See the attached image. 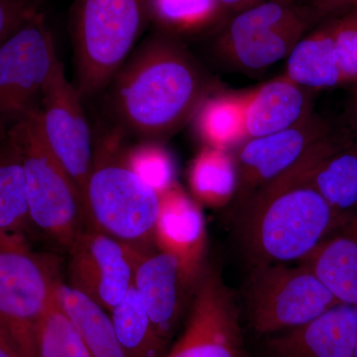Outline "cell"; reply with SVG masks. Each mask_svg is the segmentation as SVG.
I'll return each instance as SVG.
<instances>
[{"mask_svg": "<svg viewBox=\"0 0 357 357\" xmlns=\"http://www.w3.org/2000/svg\"><path fill=\"white\" fill-rule=\"evenodd\" d=\"M110 84L119 129L147 140L177 132L196 115L211 89L189 52L163 36L141 45Z\"/></svg>", "mask_w": 357, "mask_h": 357, "instance_id": "1", "label": "cell"}, {"mask_svg": "<svg viewBox=\"0 0 357 357\" xmlns=\"http://www.w3.org/2000/svg\"><path fill=\"white\" fill-rule=\"evenodd\" d=\"M333 137L237 208L239 237L251 267L303 262L340 225L309 178L312 161Z\"/></svg>", "mask_w": 357, "mask_h": 357, "instance_id": "2", "label": "cell"}, {"mask_svg": "<svg viewBox=\"0 0 357 357\" xmlns=\"http://www.w3.org/2000/svg\"><path fill=\"white\" fill-rule=\"evenodd\" d=\"M149 0H74L70 15L75 88L83 100L102 93L139 38Z\"/></svg>", "mask_w": 357, "mask_h": 357, "instance_id": "3", "label": "cell"}, {"mask_svg": "<svg viewBox=\"0 0 357 357\" xmlns=\"http://www.w3.org/2000/svg\"><path fill=\"white\" fill-rule=\"evenodd\" d=\"M119 142L114 133L95 152L84 192L86 227L134 248H151L160 196L124 164Z\"/></svg>", "mask_w": 357, "mask_h": 357, "instance_id": "4", "label": "cell"}, {"mask_svg": "<svg viewBox=\"0 0 357 357\" xmlns=\"http://www.w3.org/2000/svg\"><path fill=\"white\" fill-rule=\"evenodd\" d=\"M6 137L20 150L31 225L69 250L86 227L83 199L45 140L39 109L14 123Z\"/></svg>", "mask_w": 357, "mask_h": 357, "instance_id": "5", "label": "cell"}, {"mask_svg": "<svg viewBox=\"0 0 357 357\" xmlns=\"http://www.w3.org/2000/svg\"><path fill=\"white\" fill-rule=\"evenodd\" d=\"M62 281L56 257L24 236L0 234V330L20 357H36L40 321Z\"/></svg>", "mask_w": 357, "mask_h": 357, "instance_id": "6", "label": "cell"}, {"mask_svg": "<svg viewBox=\"0 0 357 357\" xmlns=\"http://www.w3.org/2000/svg\"><path fill=\"white\" fill-rule=\"evenodd\" d=\"M244 298L251 328L265 337L306 325L340 304L304 263L251 267Z\"/></svg>", "mask_w": 357, "mask_h": 357, "instance_id": "7", "label": "cell"}, {"mask_svg": "<svg viewBox=\"0 0 357 357\" xmlns=\"http://www.w3.org/2000/svg\"><path fill=\"white\" fill-rule=\"evenodd\" d=\"M57 58L42 11L0 45V128L39 109Z\"/></svg>", "mask_w": 357, "mask_h": 357, "instance_id": "8", "label": "cell"}, {"mask_svg": "<svg viewBox=\"0 0 357 357\" xmlns=\"http://www.w3.org/2000/svg\"><path fill=\"white\" fill-rule=\"evenodd\" d=\"M309 23L290 0H261L237 11L222 33L220 49L244 70H264L288 57Z\"/></svg>", "mask_w": 357, "mask_h": 357, "instance_id": "9", "label": "cell"}, {"mask_svg": "<svg viewBox=\"0 0 357 357\" xmlns=\"http://www.w3.org/2000/svg\"><path fill=\"white\" fill-rule=\"evenodd\" d=\"M164 357H249L234 297L215 267L204 268L184 330Z\"/></svg>", "mask_w": 357, "mask_h": 357, "instance_id": "10", "label": "cell"}, {"mask_svg": "<svg viewBox=\"0 0 357 357\" xmlns=\"http://www.w3.org/2000/svg\"><path fill=\"white\" fill-rule=\"evenodd\" d=\"M82 102L58 57L42 95L40 123L45 140L74 181L84 203L95 151Z\"/></svg>", "mask_w": 357, "mask_h": 357, "instance_id": "11", "label": "cell"}, {"mask_svg": "<svg viewBox=\"0 0 357 357\" xmlns=\"http://www.w3.org/2000/svg\"><path fill=\"white\" fill-rule=\"evenodd\" d=\"M333 134L323 119L312 114L293 128L241 143L234 156L238 176L234 198L237 208L324 146Z\"/></svg>", "mask_w": 357, "mask_h": 357, "instance_id": "12", "label": "cell"}, {"mask_svg": "<svg viewBox=\"0 0 357 357\" xmlns=\"http://www.w3.org/2000/svg\"><path fill=\"white\" fill-rule=\"evenodd\" d=\"M136 250L86 227L68 250V285L112 311L132 286Z\"/></svg>", "mask_w": 357, "mask_h": 357, "instance_id": "13", "label": "cell"}, {"mask_svg": "<svg viewBox=\"0 0 357 357\" xmlns=\"http://www.w3.org/2000/svg\"><path fill=\"white\" fill-rule=\"evenodd\" d=\"M133 287L160 338L170 347L197 287L185 278L177 259L156 245L136 250Z\"/></svg>", "mask_w": 357, "mask_h": 357, "instance_id": "14", "label": "cell"}, {"mask_svg": "<svg viewBox=\"0 0 357 357\" xmlns=\"http://www.w3.org/2000/svg\"><path fill=\"white\" fill-rule=\"evenodd\" d=\"M206 229L199 203L177 184L160 196L154 244L177 259L187 281L198 285L206 268Z\"/></svg>", "mask_w": 357, "mask_h": 357, "instance_id": "15", "label": "cell"}, {"mask_svg": "<svg viewBox=\"0 0 357 357\" xmlns=\"http://www.w3.org/2000/svg\"><path fill=\"white\" fill-rule=\"evenodd\" d=\"M357 306L335 305L306 325L266 337L265 357H354Z\"/></svg>", "mask_w": 357, "mask_h": 357, "instance_id": "16", "label": "cell"}, {"mask_svg": "<svg viewBox=\"0 0 357 357\" xmlns=\"http://www.w3.org/2000/svg\"><path fill=\"white\" fill-rule=\"evenodd\" d=\"M310 91L282 76L246 93L248 139L280 132L311 116Z\"/></svg>", "mask_w": 357, "mask_h": 357, "instance_id": "17", "label": "cell"}, {"mask_svg": "<svg viewBox=\"0 0 357 357\" xmlns=\"http://www.w3.org/2000/svg\"><path fill=\"white\" fill-rule=\"evenodd\" d=\"M304 263L337 302L357 306V215L340 223Z\"/></svg>", "mask_w": 357, "mask_h": 357, "instance_id": "18", "label": "cell"}, {"mask_svg": "<svg viewBox=\"0 0 357 357\" xmlns=\"http://www.w3.org/2000/svg\"><path fill=\"white\" fill-rule=\"evenodd\" d=\"M335 133L312 161L309 178L342 222L357 215V145Z\"/></svg>", "mask_w": 357, "mask_h": 357, "instance_id": "19", "label": "cell"}, {"mask_svg": "<svg viewBox=\"0 0 357 357\" xmlns=\"http://www.w3.org/2000/svg\"><path fill=\"white\" fill-rule=\"evenodd\" d=\"M284 76L309 91L344 84L333 37V18L303 36L289 54Z\"/></svg>", "mask_w": 357, "mask_h": 357, "instance_id": "20", "label": "cell"}, {"mask_svg": "<svg viewBox=\"0 0 357 357\" xmlns=\"http://www.w3.org/2000/svg\"><path fill=\"white\" fill-rule=\"evenodd\" d=\"M58 297L93 357H129L115 333L110 314L84 294L61 281Z\"/></svg>", "mask_w": 357, "mask_h": 357, "instance_id": "21", "label": "cell"}, {"mask_svg": "<svg viewBox=\"0 0 357 357\" xmlns=\"http://www.w3.org/2000/svg\"><path fill=\"white\" fill-rule=\"evenodd\" d=\"M188 178L195 201L208 208H225L236 198L238 176L229 150L204 146L192 160Z\"/></svg>", "mask_w": 357, "mask_h": 357, "instance_id": "22", "label": "cell"}, {"mask_svg": "<svg viewBox=\"0 0 357 357\" xmlns=\"http://www.w3.org/2000/svg\"><path fill=\"white\" fill-rule=\"evenodd\" d=\"M246 93L208 98L197 112V129L206 146L229 150L248 139Z\"/></svg>", "mask_w": 357, "mask_h": 357, "instance_id": "23", "label": "cell"}, {"mask_svg": "<svg viewBox=\"0 0 357 357\" xmlns=\"http://www.w3.org/2000/svg\"><path fill=\"white\" fill-rule=\"evenodd\" d=\"M6 142L0 151V234L24 236L31 222L22 160L13 141Z\"/></svg>", "mask_w": 357, "mask_h": 357, "instance_id": "24", "label": "cell"}, {"mask_svg": "<svg viewBox=\"0 0 357 357\" xmlns=\"http://www.w3.org/2000/svg\"><path fill=\"white\" fill-rule=\"evenodd\" d=\"M110 312L115 333L129 357H164L169 347L155 330L132 286Z\"/></svg>", "mask_w": 357, "mask_h": 357, "instance_id": "25", "label": "cell"}, {"mask_svg": "<svg viewBox=\"0 0 357 357\" xmlns=\"http://www.w3.org/2000/svg\"><path fill=\"white\" fill-rule=\"evenodd\" d=\"M36 357H93L63 309L57 292L39 324Z\"/></svg>", "mask_w": 357, "mask_h": 357, "instance_id": "26", "label": "cell"}, {"mask_svg": "<svg viewBox=\"0 0 357 357\" xmlns=\"http://www.w3.org/2000/svg\"><path fill=\"white\" fill-rule=\"evenodd\" d=\"M124 164L159 196L176 184L175 165L170 153L158 143L148 140L122 153Z\"/></svg>", "mask_w": 357, "mask_h": 357, "instance_id": "27", "label": "cell"}, {"mask_svg": "<svg viewBox=\"0 0 357 357\" xmlns=\"http://www.w3.org/2000/svg\"><path fill=\"white\" fill-rule=\"evenodd\" d=\"M149 9L160 22L182 31H191L215 18L218 0H149Z\"/></svg>", "mask_w": 357, "mask_h": 357, "instance_id": "28", "label": "cell"}, {"mask_svg": "<svg viewBox=\"0 0 357 357\" xmlns=\"http://www.w3.org/2000/svg\"><path fill=\"white\" fill-rule=\"evenodd\" d=\"M333 37L344 84L357 82V6L333 16Z\"/></svg>", "mask_w": 357, "mask_h": 357, "instance_id": "29", "label": "cell"}, {"mask_svg": "<svg viewBox=\"0 0 357 357\" xmlns=\"http://www.w3.org/2000/svg\"><path fill=\"white\" fill-rule=\"evenodd\" d=\"M42 2L43 0H0V45L41 13Z\"/></svg>", "mask_w": 357, "mask_h": 357, "instance_id": "30", "label": "cell"}, {"mask_svg": "<svg viewBox=\"0 0 357 357\" xmlns=\"http://www.w3.org/2000/svg\"><path fill=\"white\" fill-rule=\"evenodd\" d=\"M337 134L342 140L357 145V93L345 112L344 128Z\"/></svg>", "mask_w": 357, "mask_h": 357, "instance_id": "31", "label": "cell"}, {"mask_svg": "<svg viewBox=\"0 0 357 357\" xmlns=\"http://www.w3.org/2000/svg\"><path fill=\"white\" fill-rule=\"evenodd\" d=\"M314 2L319 13L335 16L357 6V0H314Z\"/></svg>", "mask_w": 357, "mask_h": 357, "instance_id": "32", "label": "cell"}, {"mask_svg": "<svg viewBox=\"0 0 357 357\" xmlns=\"http://www.w3.org/2000/svg\"><path fill=\"white\" fill-rule=\"evenodd\" d=\"M259 1L261 0H218L220 8L236 11V13Z\"/></svg>", "mask_w": 357, "mask_h": 357, "instance_id": "33", "label": "cell"}, {"mask_svg": "<svg viewBox=\"0 0 357 357\" xmlns=\"http://www.w3.org/2000/svg\"><path fill=\"white\" fill-rule=\"evenodd\" d=\"M0 357H20L0 330Z\"/></svg>", "mask_w": 357, "mask_h": 357, "instance_id": "34", "label": "cell"}, {"mask_svg": "<svg viewBox=\"0 0 357 357\" xmlns=\"http://www.w3.org/2000/svg\"><path fill=\"white\" fill-rule=\"evenodd\" d=\"M354 357H357V347H356V356H354Z\"/></svg>", "mask_w": 357, "mask_h": 357, "instance_id": "35", "label": "cell"}]
</instances>
